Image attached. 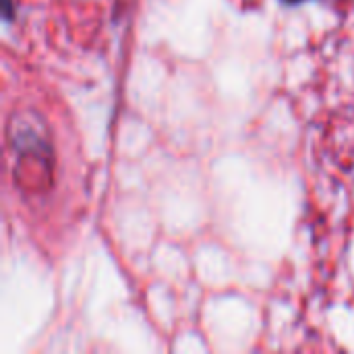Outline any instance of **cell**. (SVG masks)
Instances as JSON below:
<instances>
[{"instance_id": "cell-1", "label": "cell", "mask_w": 354, "mask_h": 354, "mask_svg": "<svg viewBox=\"0 0 354 354\" xmlns=\"http://www.w3.org/2000/svg\"><path fill=\"white\" fill-rule=\"evenodd\" d=\"M286 4H299V2H303V0H284Z\"/></svg>"}]
</instances>
